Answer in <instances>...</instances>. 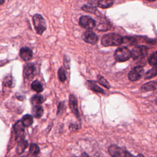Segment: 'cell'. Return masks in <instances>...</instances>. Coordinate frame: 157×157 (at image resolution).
<instances>
[{"instance_id": "obj_1", "label": "cell", "mask_w": 157, "mask_h": 157, "mask_svg": "<svg viewBox=\"0 0 157 157\" xmlns=\"http://www.w3.org/2000/svg\"><path fill=\"white\" fill-rule=\"evenodd\" d=\"M123 37L117 33H109L102 36L101 44L103 46H118L123 42Z\"/></svg>"}, {"instance_id": "obj_2", "label": "cell", "mask_w": 157, "mask_h": 157, "mask_svg": "<svg viewBox=\"0 0 157 157\" xmlns=\"http://www.w3.org/2000/svg\"><path fill=\"white\" fill-rule=\"evenodd\" d=\"M33 21L36 33L38 34H42L47 28L44 18L40 14H35L33 17Z\"/></svg>"}, {"instance_id": "obj_3", "label": "cell", "mask_w": 157, "mask_h": 157, "mask_svg": "<svg viewBox=\"0 0 157 157\" xmlns=\"http://www.w3.org/2000/svg\"><path fill=\"white\" fill-rule=\"evenodd\" d=\"M131 57V51L125 47L118 48L114 53V58L118 62L128 61Z\"/></svg>"}, {"instance_id": "obj_4", "label": "cell", "mask_w": 157, "mask_h": 157, "mask_svg": "<svg viewBox=\"0 0 157 157\" xmlns=\"http://www.w3.org/2000/svg\"><path fill=\"white\" fill-rule=\"evenodd\" d=\"M148 52V48L145 45H140L134 48L131 51V57L134 59H142L143 58H145Z\"/></svg>"}, {"instance_id": "obj_5", "label": "cell", "mask_w": 157, "mask_h": 157, "mask_svg": "<svg viewBox=\"0 0 157 157\" xmlns=\"http://www.w3.org/2000/svg\"><path fill=\"white\" fill-rule=\"evenodd\" d=\"M13 130L15 132V137L17 142H19L23 139L25 136V126L21 121H18L13 126Z\"/></svg>"}, {"instance_id": "obj_6", "label": "cell", "mask_w": 157, "mask_h": 157, "mask_svg": "<svg viewBox=\"0 0 157 157\" xmlns=\"http://www.w3.org/2000/svg\"><path fill=\"white\" fill-rule=\"evenodd\" d=\"M108 151H109V155L113 157L132 156L131 154H130L128 151H125L122 148H121L117 145H112L110 146V147L109 148Z\"/></svg>"}, {"instance_id": "obj_7", "label": "cell", "mask_w": 157, "mask_h": 157, "mask_svg": "<svg viewBox=\"0 0 157 157\" xmlns=\"http://www.w3.org/2000/svg\"><path fill=\"white\" fill-rule=\"evenodd\" d=\"M144 67L140 66L134 67L128 74V78L131 81H136L139 80L144 75Z\"/></svg>"}, {"instance_id": "obj_8", "label": "cell", "mask_w": 157, "mask_h": 157, "mask_svg": "<svg viewBox=\"0 0 157 157\" xmlns=\"http://www.w3.org/2000/svg\"><path fill=\"white\" fill-rule=\"evenodd\" d=\"M79 25L85 29H91L95 26L96 22L90 17L83 15L79 19Z\"/></svg>"}, {"instance_id": "obj_9", "label": "cell", "mask_w": 157, "mask_h": 157, "mask_svg": "<svg viewBox=\"0 0 157 157\" xmlns=\"http://www.w3.org/2000/svg\"><path fill=\"white\" fill-rule=\"evenodd\" d=\"M82 37L85 42L91 44H95L98 40V36L95 33L91 30H88L84 32Z\"/></svg>"}, {"instance_id": "obj_10", "label": "cell", "mask_w": 157, "mask_h": 157, "mask_svg": "<svg viewBox=\"0 0 157 157\" xmlns=\"http://www.w3.org/2000/svg\"><path fill=\"white\" fill-rule=\"evenodd\" d=\"M69 105L72 112L78 118H80V114L78 109L77 99L74 94H70L69 97Z\"/></svg>"}, {"instance_id": "obj_11", "label": "cell", "mask_w": 157, "mask_h": 157, "mask_svg": "<svg viewBox=\"0 0 157 157\" xmlns=\"http://www.w3.org/2000/svg\"><path fill=\"white\" fill-rule=\"evenodd\" d=\"M36 68L33 63H29L26 64L23 70V74L25 78L31 79L35 75Z\"/></svg>"}, {"instance_id": "obj_12", "label": "cell", "mask_w": 157, "mask_h": 157, "mask_svg": "<svg viewBox=\"0 0 157 157\" xmlns=\"http://www.w3.org/2000/svg\"><path fill=\"white\" fill-rule=\"evenodd\" d=\"M20 56L23 60L28 61L33 56V51L29 47H22L20 50Z\"/></svg>"}, {"instance_id": "obj_13", "label": "cell", "mask_w": 157, "mask_h": 157, "mask_svg": "<svg viewBox=\"0 0 157 157\" xmlns=\"http://www.w3.org/2000/svg\"><path fill=\"white\" fill-rule=\"evenodd\" d=\"M157 88V82L151 81L142 85L140 90L142 92H147L155 90Z\"/></svg>"}, {"instance_id": "obj_14", "label": "cell", "mask_w": 157, "mask_h": 157, "mask_svg": "<svg viewBox=\"0 0 157 157\" xmlns=\"http://www.w3.org/2000/svg\"><path fill=\"white\" fill-rule=\"evenodd\" d=\"M31 112L35 118H39L43 115L44 109L41 105H39V104H37L32 107Z\"/></svg>"}, {"instance_id": "obj_15", "label": "cell", "mask_w": 157, "mask_h": 157, "mask_svg": "<svg viewBox=\"0 0 157 157\" xmlns=\"http://www.w3.org/2000/svg\"><path fill=\"white\" fill-rule=\"evenodd\" d=\"M28 147V142L24 139L18 142V145L16 147V152L18 155H20Z\"/></svg>"}, {"instance_id": "obj_16", "label": "cell", "mask_w": 157, "mask_h": 157, "mask_svg": "<svg viewBox=\"0 0 157 157\" xmlns=\"http://www.w3.org/2000/svg\"><path fill=\"white\" fill-rule=\"evenodd\" d=\"M86 85L88 88L92 91L96 92V93H104V91L103 89H102L101 87H99L98 85H97L96 83L93 82L92 81H87L86 82Z\"/></svg>"}, {"instance_id": "obj_17", "label": "cell", "mask_w": 157, "mask_h": 157, "mask_svg": "<svg viewBox=\"0 0 157 157\" xmlns=\"http://www.w3.org/2000/svg\"><path fill=\"white\" fill-rule=\"evenodd\" d=\"M21 121L23 124V125L25 127H28L31 126L33 123V116L29 114L25 115L21 119Z\"/></svg>"}, {"instance_id": "obj_18", "label": "cell", "mask_w": 157, "mask_h": 157, "mask_svg": "<svg viewBox=\"0 0 157 157\" xmlns=\"http://www.w3.org/2000/svg\"><path fill=\"white\" fill-rule=\"evenodd\" d=\"M31 88L36 92L39 93H41L43 90H44V88H43V86L42 85V84L40 83V82L38 80H34L31 83Z\"/></svg>"}, {"instance_id": "obj_19", "label": "cell", "mask_w": 157, "mask_h": 157, "mask_svg": "<svg viewBox=\"0 0 157 157\" xmlns=\"http://www.w3.org/2000/svg\"><path fill=\"white\" fill-rule=\"evenodd\" d=\"M113 4V0H99L98 2V6L102 9L109 8L111 7Z\"/></svg>"}, {"instance_id": "obj_20", "label": "cell", "mask_w": 157, "mask_h": 157, "mask_svg": "<svg viewBox=\"0 0 157 157\" xmlns=\"http://www.w3.org/2000/svg\"><path fill=\"white\" fill-rule=\"evenodd\" d=\"M31 101L33 104H40L44 102V99L41 94H37L32 96Z\"/></svg>"}, {"instance_id": "obj_21", "label": "cell", "mask_w": 157, "mask_h": 157, "mask_svg": "<svg viewBox=\"0 0 157 157\" xmlns=\"http://www.w3.org/2000/svg\"><path fill=\"white\" fill-rule=\"evenodd\" d=\"M29 152L31 155H33V156H36L37 155L39 152H40V149L39 147H38V145L36 144L32 143L30 144L29 146Z\"/></svg>"}, {"instance_id": "obj_22", "label": "cell", "mask_w": 157, "mask_h": 157, "mask_svg": "<svg viewBox=\"0 0 157 157\" xmlns=\"http://www.w3.org/2000/svg\"><path fill=\"white\" fill-rule=\"evenodd\" d=\"M157 75V65L154 66V67L148 71L145 75V79H149Z\"/></svg>"}, {"instance_id": "obj_23", "label": "cell", "mask_w": 157, "mask_h": 157, "mask_svg": "<svg viewBox=\"0 0 157 157\" xmlns=\"http://www.w3.org/2000/svg\"><path fill=\"white\" fill-rule=\"evenodd\" d=\"M98 80L99 83L103 86H104L105 88H106L107 89H109L110 88V85L109 83V82H107V80L102 76L101 75H98Z\"/></svg>"}, {"instance_id": "obj_24", "label": "cell", "mask_w": 157, "mask_h": 157, "mask_svg": "<svg viewBox=\"0 0 157 157\" xmlns=\"http://www.w3.org/2000/svg\"><path fill=\"white\" fill-rule=\"evenodd\" d=\"M58 78L59 80L61 82H64L66 80V72L65 70L61 67L59 69H58Z\"/></svg>"}, {"instance_id": "obj_25", "label": "cell", "mask_w": 157, "mask_h": 157, "mask_svg": "<svg viewBox=\"0 0 157 157\" xmlns=\"http://www.w3.org/2000/svg\"><path fill=\"white\" fill-rule=\"evenodd\" d=\"M4 85L5 86L11 88L13 86V78L10 75L6 76L4 79Z\"/></svg>"}, {"instance_id": "obj_26", "label": "cell", "mask_w": 157, "mask_h": 157, "mask_svg": "<svg viewBox=\"0 0 157 157\" xmlns=\"http://www.w3.org/2000/svg\"><path fill=\"white\" fill-rule=\"evenodd\" d=\"M148 63L152 66L157 65V51L154 52L148 58Z\"/></svg>"}, {"instance_id": "obj_27", "label": "cell", "mask_w": 157, "mask_h": 157, "mask_svg": "<svg viewBox=\"0 0 157 157\" xmlns=\"http://www.w3.org/2000/svg\"><path fill=\"white\" fill-rule=\"evenodd\" d=\"M70 59L67 55H64V66L66 69L70 68Z\"/></svg>"}, {"instance_id": "obj_28", "label": "cell", "mask_w": 157, "mask_h": 157, "mask_svg": "<svg viewBox=\"0 0 157 157\" xmlns=\"http://www.w3.org/2000/svg\"><path fill=\"white\" fill-rule=\"evenodd\" d=\"M82 9L83 10L90 12H91V13H94L95 12V10H96L94 7H92V6H86V5L82 7Z\"/></svg>"}, {"instance_id": "obj_29", "label": "cell", "mask_w": 157, "mask_h": 157, "mask_svg": "<svg viewBox=\"0 0 157 157\" xmlns=\"http://www.w3.org/2000/svg\"><path fill=\"white\" fill-rule=\"evenodd\" d=\"M64 102H59L58 106V111H57V115H59L64 110Z\"/></svg>"}, {"instance_id": "obj_30", "label": "cell", "mask_w": 157, "mask_h": 157, "mask_svg": "<svg viewBox=\"0 0 157 157\" xmlns=\"http://www.w3.org/2000/svg\"><path fill=\"white\" fill-rule=\"evenodd\" d=\"M80 125H78V126H77V124H71L70 125V126H69V129H70V130H71V131H74V130H75V129H78V128H80Z\"/></svg>"}, {"instance_id": "obj_31", "label": "cell", "mask_w": 157, "mask_h": 157, "mask_svg": "<svg viewBox=\"0 0 157 157\" xmlns=\"http://www.w3.org/2000/svg\"><path fill=\"white\" fill-rule=\"evenodd\" d=\"M16 97L17 98V99H18V100H20V101H23L24 99H25V96H23V95H21V94H19V93H18V94H16Z\"/></svg>"}, {"instance_id": "obj_32", "label": "cell", "mask_w": 157, "mask_h": 157, "mask_svg": "<svg viewBox=\"0 0 157 157\" xmlns=\"http://www.w3.org/2000/svg\"><path fill=\"white\" fill-rule=\"evenodd\" d=\"M4 2H5V0H0V5L4 4Z\"/></svg>"}, {"instance_id": "obj_33", "label": "cell", "mask_w": 157, "mask_h": 157, "mask_svg": "<svg viewBox=\"0 0 157 157\" xmlns=\"http://www.w3.org/2000/svg\"><path fill=\"white\" fill-rule=\"evenodd\" d=\"M147 1H155L156 0H147Z\"/></svg>"}]
</instances>
